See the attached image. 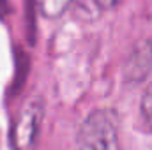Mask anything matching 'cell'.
<instances>
[{"mask_svg": "<svg viewBox=\"0 0 152 150\" xmlns=\"http://www.w3.org/2000/svg\"><path fill=\"white\" fill-rule=\"evenodd\" d=\"M5 2H7V0H0V7H2V11H4V5H5Z\"/></svg>", "mask_w": 152, "mask_h": 150, "instance_id": "8", "label": "cell"}, {"mask_svg": "<svg viewBox=\"0 0 152 150\" xmlns=\"http://www.w3.org/2000/svg\"><path fill=\"white\" fill-rule=\"evenodd\" d=\"M152 71V41L145 39L136 42V46L127 55L124 64V79L129 85H138L147 79Z\"/></svg>", "mask_w": 152, "mask_h": 150, "instance_id": "3", "label": "cell"}, {"mask_svg": "<svg viewBox=\"0 0 152 150\" xmlns=\"http://www.w3.org/2000/svg\"><path fill=\"white\" fill-rule=\"evenodd\" d=\"M14 53H16V78L12 81V94H18L20 88L23 87V81L28 76L30 60H28V55L25 51H21L20 48H14Z\"/></svg>", "mask_w": 152, "mask_h": 150, "instance_id": "5", "label": "cell"}, {"mask_svg": "<svg viewBox=\"0 0 152 150\" xmlns=\"http://www.w3.org/2000/svg\"><path fill=\"white\" fill-rule=\"evenodd\" d=\"M73 0H36V5H37V11L48 20H55V18H60L67 7L71 5Z\"/></svg>", "mask_w": 152, "mask_h": 150, "instance_id": "4", "label": "cell"}, {"mask_svg": "<svg viewBox=\"0 0 152 150\" xmlns=\"http://www.w3.org/2000/svg\"><path fill=\"white\" fill-rule=\"evenodd\" d=\"M140 110H142V118H143L145 125L152 131V83L147 87V90L143 92Z\"/></svg>", "mask_w": 152, "mask_h": 150, "instance_id": "6", "label": "cell"}, {"mask_svg": "<svg viewBox=\"0 0 152 150\" xmlns=\"http://www.w3.org/2000/svg\"><path fill=\"white\" fill-rule=\"evenodd\" d=\"M44 118V101L41 97L28 99L16 115L11 127V147L12 150H34L37 145Z\"/></svg>", "mask_w": 152, "mask_h": 150, "instance_id": "2", "label": "cell"}, {"mask_svg": "<svg viewBox=\"0 0 152 150\" xmlns=\"http://www.w3.org/2000/svg\"><path fill=\"white\" fill-rule=\"evenodd\" d=\"M94 2H96V5H97L99 9H103V11H112V9H115V7L120 5L122 0H94Z\"/></svg>", "mask_w": 152, "mask_h": 150, "instance_id": "7", "label": "cell"}, {"mask_svg": "<svg viewBox=\"0 0 152 150\" xmlns=\"http://www.w3.org/2000/svg\"><path fill=\"white\" fill-rule=\"evenodd\" d=\"M78 150H118V124L112 110H96L80 125Z\"/></svg>", "mask_w": 152, "mask_h": 150, "instance_id": "1", "label": "cell"}]
</instances>
